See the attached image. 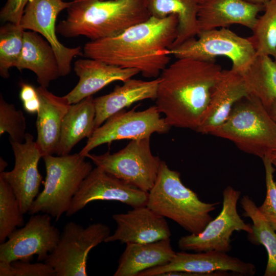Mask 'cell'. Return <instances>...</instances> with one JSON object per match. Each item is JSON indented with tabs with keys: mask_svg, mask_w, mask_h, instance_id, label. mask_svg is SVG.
I'll return each instance as SVG.
<instances>
[{
	"mask_svg": "<svg viewBox=\"0 0 276 276\" xmlns=\"http://www.w3.org/2000/svg\"><path fill=\"white\" fill-rule=\"evenodd\" d=\"M110 235L106 224L95 223L86 227L74 221L66 223L54 250L44 262L55 270L56 276H87L89 251Z\"/></svg>",
	"mask_w": 276,
	"mask_h": 276,
	"instance_id": "obj_9",
	"label": "cell"
},
{
	"mask_svg": "<svg viewBox=\"0 0 276 276\" xmlns=\"http://www.w3.org/2000/svg\"><path fill=\"white\" fill-rule=\"evenodd\" d=\"M243 216L252 221V231L248 234L252 243L264 246L267 250L268 260L264 276H276V232L259 211L254 201L247 195L240 200Z\"/></svg>",
	"mask_w": 276,
	"mask_h": 276,
	"instance_id": "obj_28",
	"label": "cell"
},
{
	"mask_svg": "<svg viewBox=\"0 0 276 276\" xmlns=\"http://www.w3.org/2000/svg\"><path fill=\"white\" fill-rule=\"evenodd\" d=\"M26 120L23 112L0 97V135L6 132L10 141L22 143L26 133Z\"/></svg>",
	"mask_w": 276,
	"mask_h": 276,
	"instance_id": "obj_32",
	"label": "cell"
},
{
	"mask_svg": "<svg viewBox=\"0 0 276 276\" xmlns=\"http://www.w3.org/2000/svg\"><path fill=\"white\" fill-rule=\"evenodd\" d=\"M126 244L114 276H138L146 269L168 263L176 254L170 238L148 243Z\"/></svg>",
	"mask_w": 276,
	"mask_h": 276,
	"instance_id": "obj_24",
	"label": "cell"
},
{
	"mask_svg": "<svg viewBox=\"0 0 276 276\" xmlns=\"http://www.w3.org/2000/svg\"><path fill=\"white\" fill-rule=\"evenodd\" d=\"M210 134L228 140L240 150L262 159L276 152V122L251 94L238 101L227 119Z\"/></svg>",
	"mask_w": 276,
	"mask_h": 276,
	"instance_id": "obj_5",
	"label": "cell"
},
{
	"mask_svg": "<svg viewBox=\"0 0 276 276\" xmlns=\"http://www.w3.org/2000/svg\"><path fill=\"white\" fill-rule=\"evenodd\" d=\"M159 80H143L132 78L117 85L111 93L94 99L95 129L110 116L131 104L146 99L155 100Z\"/></svg>",
	"mask_w": 276,
	"mask_h": 276,
	"instance_id": "obj_22",
	"label": "cell"
},
{
	"mask_svg": "<svg viewBox=\"0 0 276 276\" xmlns=\"http://www.w3.org/2000/svg\"><path fill=\"white\" fill-rule=\"evenodd\" d=\"M46 170L43 190L33 202L28 214L46 213L58 221L68 210L82 181L93 170L79 153L42 157Z\"/></svg>",
	"mask_w": 276,
	"mask_h": 276,
	"instance_id": "obj_6",
	"label": "cell"
},
{
	"mask_svg": "<svg viewBox=\"0 0 276 276\" xmlns=\"http://www.w3.org/2000/svg\"><path fill=\"white\" fill-rule=\"evenodd\" d=\"M248 95L240 74L231 69L222 70L212 89L206 111L196 131L210 134L227 119L235 104Z\"/></svg>",
	"mask_w": 276,
	"mask_h": 276,
	"instance_id": "obj_18",
	"label": "cell"
},
{
	"mask_svg": "<svg viewBox=\"0 0 276 276\" xmlns=\"http://www.w3.org/2000/svg\"><path fill=\"white\" fill-rule=\"evenodd\" d=\"M73 2L29 0L19 24L25 30L39 34L50 44L57 57L61 76L68 75L71 71L73 59L83 54L80 47L68 48L62 44L56 33V21L58 14L69 8Z\"/></svg>",
	"mask_w": 276,
	"mask_h": 276,
	"instance_id": "obj_15",
	"label": "cell"
},
{
	"mask_svg": "<svg viewBox=\"0 0 276 276\" xmlns=\"http://www.w3.org/2000/svg\"><path fill=\"white\" fill-rule=\"evenodd\" d=\"M7 163L2 157L0 158V172H3L7 166Z\"/></svg>",
	"mask_w": 276,
	"mask_h": 276,
	"instance_id": "obj_38",
	"label": "cell"
},
{
	"mask_svg": "<svg viewBox=\"0 0 276 276\" xmlns=\"http://www.w3.org/2000/svg\"><path fill=\"white\" fill-rule=\"evenodd\" d=\"M271 158L272 160H276V152H274V153H273L272 154H271L270 155Z\"/></svg>",
	"mask_w": 276,
	"mask_h": 276,
	"instance_id": "obj_40",
	"label": "cell"
},
{
	"mask_svg": "<svg viewBox=\"0 0 276 276\" xmlns=\"http://www.w3.org/2000/svg\"><path fill=\"white\" fill-rule=\"evenodd\" d=\"M24 214L14 192L0 176V243L6 241L17 227L24 226Z\"/></svg>",
	"mask_w": 276,
	"mask_h": 276,
	"instance_id": "obj_31",
	"label": "cell"
},
{
	"mask_svg": "<svg viewBox=\"0 0 276 276\" xmlns=\"http://www.w3.org/2000/svg\"><path fill=\"white\" fill-rule=\"evenodd\" d=\"M160 113L155 105L143 111L121 110L94 130L79 153L85 157L94 148L114 141L138 140L150 137L154 133H166L171 127Z\"/></svg>",
	"mask_w": 276,
	"mask_h": 276,
	"instance_id": "obj_10",
	"label": "cell"
},
{
	"mask_svg": "<svg viewBox=\"0 0 276 276\" xmlns=\"http://www.w3.org/2000/svg\"><path fill=\"white\" fill-rule=\"evenodd\" d=\"M264 13L258 17L251 29L252 34L248 37L256 56L267 55L276 61V0L264 5Z\"/></svg>",
	"mask_w": 276,
	"mask_h": 276,
	"instance_id": "obj_29",
	"label": "cell"
},
{
	"mask_svg": "<svg viewBox=\"0 0 276 276\" xmlns=\"http://www.w3.org/2000/svg\"><path fill=\"white\" fill-rule=\"evenodd\" d=\"M219 202L206 203L181 182L180 173L162 160L157 178L148 192L146 205L176 222L191 234H199L213 219L210 213Z\"/></svg>",
	"mask_w": 276,
	"mask_h": 276,
	"instance_id": "obj_4",
	"label": "cell"
},
{
	"mask_svg": "<svg viewBox=\"0 0 276 276\" xmlns=\"http://www.w3.org/2000/svg\"><path fill=\"white\" fill-rule=\"evenodd\" d=\"M29 70L37 77L40 86L47 87L61 77L58 62L50 44L39 34L25 30L21 53L15 66Z\"/></svg>",
	"mask_w": 276,
	"mask_h": 276,
	"instance_id": "obj_23",
	"label": "cell"
},
{
	"mask_svg": "<svg viewBox=\"0 0 276 276\" xmlns=\"http://www.w3.org/2000/svg\"><path fill=\"white\" fill-rule=\"evenodd\" d=\"M264 5L247 0H200L199 32L238 24L251 30Z\"/></svg>",
	"mask_w": 276,
	"mask_h": 276,
	"instance_id": "obj_20",
	"label": "cell"
},
{
	"mask_svg": "<svg viewBox=\"0 0 276 276\" xmlns=\"http://www.w3.org/2000/svg\"><path fill=\"white\" fill-rule=\"evenodd\" d=\"M31 215L23 227L1 244L0 261L30 262L37 255V262H44L56 247L61 233L52 224V217L46 213Z\"/></svg>",
	"mask_w": 276,
	"mask_h": 276,
	"instance_id": "obj_12",
	"label": "cell"
},
{
	"mask_svg": "<svg viewBox=\"0 0 276 276\" xmlns=\"http://www.w3.org/2000/svg\"><path fill=\"white\" fill-rule=\"evenodd\" d=\"M272 119L276 122V100L267 109Z\"/></svg>",
	"mask_w": 276,
	"mask_h": 276,
	"instance_id": "obj_37",
	"label": "cell"
},
{
	"mask_svg": "<svg viewBox=\"0 0 276 276\" xmlns=\"http://www.w3.org/2000/svg\"><path fill=\"white\" fill-rule=\"evenodd\" d=\"M1 276H56L54 268L44 262L0 261Z\"/></svg>",
	"mask_w": 276,
	"mask_h": 276,
	"instance_id": "obj_34",
	"label": "cell"
},
{
	"mask_svg": "<svg viewBox=\"0 0 276 276\" xmlns=\"http://www.w3.org/2000/svg\"><path fill=\"white\" fill-rule=\"evenodd\" d=\"M25 30L20 24L6 22L0 28V75L8 78L21 53Z\"/></svg>",
	"mask_w": 276,
	"mask_h": 276,
	"instance_id": "obj_30",
	"label": "cell"
},
{
	"mask_svg": "<svg viewBox=\"0 0 276 276\" xmlns=\"http://www.w3.org/2000/svg\"><path fill=\"white\" fill-rule=\"evenodd\" d=\"M265 172L266 196L258 209L276 232V182L274 180V168L270 155L263 159Z\"/></svg>",
	"mask_w": 276,
	"mask_h": 276,
	"instance_id": "obj_33",
	"label": "cell"
},
{
	"mask_svg": "<svg viewBox=\"0 0 276 276\" xmlns=\"http://www.w3.org/2000/svg\"><path fill=\"white\" fill-rule=\"evenodd\" d=\"M197 38L189 39L170 49L176 59L190 58L215 61L224 56L232 61L231 70L242 74L256 57L255 50L248 38L241 37L227 28L200 31Z\"/></svg>",
	"mask_w": 276,
	"mask_h": 276,
	"instance_id": "obj_7",
	"label": "cell"
},
{
	"mask_svg": "<svg viewBox=\"0 0 276 276\" xmlns=\"http://www.w3.org/2000/svg\"><path fill=\"white\" fill-rule=\"evenodd\" d=\"M56 26L61 36L96 40L119 35L150 17L146 0L73 1Z\"/></svg>",
	"mask_w": 276,
	"mask_h": 276,
	"instance_id": "obj_3",
	"label": "cell"
},
{
	"mask_svg": "<svg viewBox=\"0 0 276 276\" xmlns=\"http://www.w3.org/2000/svg\"><path fill=\"white\" fill-rule=\"evenodd\" d=\"M241 75L249 94L257 97L268 109L276 100V61L269 56H256Z\"/></svg>",
	"mask_w": 276,
	"mask_h": 276,
	"instance_id": "obj_27",
	"label": "cell"
},
{
	"mask_svg": "<svg viewBox=\"0 0 276 276\" xmlns=\"http://www.w3.org/2000/svg\"><path fill=\"white\" fill-rule=\"evenodd\" d=\"M199 3L200 0H146L151 16L162 18L172 14L177 16V35L171 48L197 36L199 32Z\"/></svg>",
	"mask_w": 276,
	"mask_h": 276,
	"instance_id": "obj_26",
	"label": "cell"
},
{
	"mask_svg": "<svg viewBox=\"0 0 276 276\" xmlns=\"http://www.w3.org/2000/svg\"><path fill=\"white\" fill-rule=\"evenodd\" d=\"M63 1H64V0H63Z\"/></svg>",
	"mask_w": 276,
	"mask_h": 276,
	"instance_id": "obj_43",
	"label": "cell"
},
{
	"mask_svg": "<svg viewBox=\"0 0 276 276\" xmlns=\"http://www.w3.org/2000/svg\"><path fill=\"white\" fill-rule=\"evenodd\" d=\"M272 160L273 165V166H274V167H275V169H276V160H272Z\"/></svg>",
	"mask_w": 276,
	"mask_h": 276,
	"instance_id": "obj_41",
	"label": "cell"
},
{
	"mask_svg": "<svg viewBox=\"0 0 276 276\" xmlns=\"http://www.w3.org/2000/svg\"><path fill=\"white\" fill-rule=\"evenodd\" d=\"M178 25L176 15L151 16L118 35L90 40L84 45L83 55L157 78L170 62V49L176 38Z\"/></svg>",
	"mask_w": 276,
	"mask_h": 276,
	"instance_id": "obj_1",
	"label": "cell"
},
{
	"mask_svg": "<svg viewBox=\"0 0 276 276\" xmlns=\"http://www.w3.org/2000/svg\"><path fill=\"white\" fill-rule=\"evenodd\" d=\"M14 155L13 169L0 172L15 194L22 213L29 210L39 194L42 177L38 165L42 155L33 136L26 133L25 142L10 141Z\"/></svg>",
	"mask_w": 276,
	"mask_h": 276,
	"instance_id": "obj_16",
	"label": "cell"
},
{
	"mask_svg": "<svg viewBox=\"0 0 276 276\" xmlns=\"http://www.w3.org/2000/svg\"><path fill=\"white\" fill-rule=\"evenodd\" d=\"M172 271L196 273L200 276L228 275L231 271L240 275H254L255 265L232 257L225 252L218 250L188 253L176 252L168 263L146 269L138 276H163Z\"/></svg>",
	"mask_w": 276,
	"mask_h": 276,
	"instance_id": "obj_14",
	"label": "cell"
},
{
	"mask_svg": "<svg viewBox=\"0 0 276 276\" xmlns=\"http://www.w3.org/2000/svg\"><path fill=\"white\" fill-rule=\"evenodd\" d=\"M95 108L93 96L72 104L62 126L56 154H70L73 147L85 137H90L95 130Z\"/></svg>",
	"mask_w": 276,
	"mask_h": 276,
	"instance_id": "obj_25",
	"label": "cell"
},
{
	"mask_svg": "<svg viewBox=\"0 0 276 276\" xmlns=\"http://www.w3.org/2000/svg\"><path fill=\"white\" fill-rule=\"evenodd\" d=\"M148 197V192L96 167L82 181L65 214L71 217L96 200L118 201L132 208L144 206Z\"/></svg>",
	"mask_w": 276,
	"mask_h": 276,
	"instance_id": "obj_13",
	"label": "cell"
},
{
	"mask_svg": "<svg viewBox=\"0 0 276 276\" xmlns=\"http://www.w3.org/2000/svg\"><path fill=\"white\" fill-rule=\"evenodd\" d=\"M117 228L105 242L148 243L170 238L171 231L165 218L147 205L134 208L125 213L113 214Z\"/></svg>",
	"mask_w": 276,
	"mask_h": 276,
	"instance_id": "obj_17",
	"label": "cell"
},
{
	"mask_svg": "<svg viewBox=\"0 0 276 276\" xmlns=\"http://www.w3.org/2000/svg\"><path fill=\"white\" fill-rule=\"evenodd\" d=\"M85 157L96 167L147 192L154 186L162 162L152 153L150 137L131 140L112 154L109 151L100 155L89 153Z\"/></svg>",
	"mask_w": 276,
	"mask_h": 276,
	"instance_id": "obj_8",
	"label": "cell"
},
{
	"mask_svg": "<svg viewBox=\"0 0 276 276\" xmlns=\"http://www.w3.org/2000/svg\"><path fill=\"white\" fill-rule=\"evenodd\" d=\"M74 70L79 77L78 82L64 96L71 104L93 96L111 82H123L140 73L135 68H123L89 58L75 62Z\"/></svg>",
	"mask_w": 276,
	"mask_h": 276,
	"instance_id": "obj_19",
	"label": "cell"
},
{
	"mask_svg": "<svg viewBox=\"0 0 276 276\" xmlns=\"http://www.w3.org/2000/svg\"><path fill=\"white\" fill-rule=\"evenodd\" d=\"M72 1H78V0H72Z\"/></svg>",
	"mask_w": 276,
	"mask_h": 276,
	"instance_id": "obj_42",
	"label": "cell"
},
{
	"mask_svg": "<svg viewBox=\"0 0 276 276\" xmlns=\"http://www.w3.org/2000/svg\"><path fill=\"white\" fill-rule=\"evenodd\" d=\"M222 194L221 212L207 224L201 233L181 237L178 241V246L181 250L227 252L232 248L231 237L234 231H242L247 234L252 232L251 225L244 221L237 211L241 192L228 186Z\"/></svg>",
	"mask_w": 276,
	"mask_h": 276,
	"instance_id": "obj_11",
	"label": "cell"
},
{
	"mask_svg": "<svg viewBox=\"0 0 276 276\" xmlns=\"http://www.w3.org/2000/svg\"><path fill=\"white\" fill-rule=\"evenodd\" d=\"M40 99L37 112L36 141L42 157L56 153L64 118L72 104L64 96L59 97L40 86L36 88Z\"/></svg>",
	"mask_w": 276,
	"mask_h": 276,
	"instance_id": "obj_21",
	"label": "cell"
},
{
	"mask_svg": "<svg viewBox=\"0 0 276 276\" xmlns=\"http://www.w3.org/2000/svg\"><path fill=\"white\" fill-rule=\"evenodd\" d=\"M29 0H7L0 12L1 20L19 24Z\"/></svg>",
	"mask_w": 276,
	"mask_h": 276,
	"instance_id": "obj_35",
	"label": "cell"
},
{
	"mask_svg": "<svg viewBox=\"0 0 276 276\" xmlns=\"http://www.w3.org/2000/svg\"><path fill=\"white\" fill-rule=\"evenodd\" d=\"M19 97L23 105L34 102L40 99L37 88L31 84L24 83L21 85Z\"/></svg>",
	"mask_w": 276,
	"mask_h": 276,
	"instance_id": "obj_36",
	"label": "cell"
},
{
	"mask_svg": "<svg viewBox=\"0 0 276 276\" xmlns=\"http://www.w3.org/2000/svg\"><path fill=\"white\" fill-rule=\"evenodd\" d=\"M222 71L216 61L182 58L162 72L155 105L170 126L196 130Z\"/></svg>",
	"mask_w": 276,
	"mask_h": 276,
	"instance_id": "obj_2",
	"label": "cell"
},
{
	"mask_svg": "<svg viewBox=\"0 0 276 276\" xmlns=\"http://www.w3.org/2000/svg\"><path fill=\"white\" fill-rule=\"evenodd\" d=\"M248 1L257 4L265 5L271 0H247Z\"/></svg>",
	"mask_w": 276,
	"mask_h": 276,
	"instance_id": "obj_39",
	"label": "cell"
}]
</instances>
